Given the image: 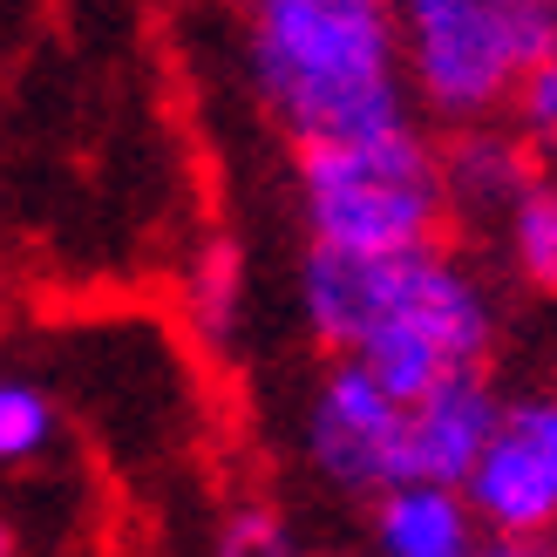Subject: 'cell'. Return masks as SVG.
Wrapping results in <instances>:
<instances>
[{"label": "cell", "instance_id": "obj_4", "mask_svg": "<svg viewBox=\"0 0 557 557\" xmlns=\"http://www.w3.org/2000/svg\"><path fill=\"white\" fill-rule=\"evenodd\" d=\"M414 109L435 123L504 116L517 75L557 48V0H387Z\"/></svg>", "mask_w": 557, "mask_h": 557}, {"label": "cell", "instance_id": "obj_11", "mask_svg": "<svg viewBox=\"0 0 557 557\" xmlns=\"http://www.w3.org/2000/svg\"><path fill=\"white\" fill-rule=\"evenodd\" d=\"M184 320L205 347H225L245 326V252L232 238H205L184 272Z\"/></svg>", "mask_w": 557, "mask_h": 557}, {"label": "cell", "instance_id": "obj_6", "mask_svg": "<svg viewBox=\"0 0 557 557\" xmlns=\"http://www.w3.org/2000/svg\"><path fill=\"white\" fill-rule=\"evenodd\" d=\"M462 496L483 523V544L531 550L557 537V395H504Z\"/></svg>", "mask_w": 557, "mask_h": 557}, {"label": "cell", "instance_id": "obj_9", "mask_svg": "<svg viewBox=\"0 0 557 557\" xmlns=\"http://www.w3.org/2000/svg\"><path fill=\"white\" fill-rule=\"evenodd\" d=\"M537 163L523 150V136L510 129V116H483V123H449V144H442V177H449V205L496 218L504 198L531 177Z\"/></svg>", "mask_w": 557, "mask_h": 557}, {"label": "cell", "instance_id": "obj_14", "mask_svg": "<svg viewBox=\"0 0 557 557\" xmlns=\"http://www.w3.org/2000/svg\"><path fill=\"white\" fill-rule=\"evenodd\" d=\"M211 550L218 557H286L293 550V523H286L278 504H265V496H245V504H232L218 517Z\"/></svg>", "mask_w": 557, "mask_h": 557}, {"label": "cell", "instance_id": "obj_2", "mask_svg": "<svg viewBox=\"0 0 557 557\" xmlns=\"http://www.w3.org/2000/svg\"><path fill=\"white\" fill-rule=\"evenodd\" d=\"M245 82L286 144L414 116L387 0H245Z\"/></svg>", "mask_w": 557, "mask_h": 557}, {"label": "cell", "instance_id": "obj_13", "mask_svg": "<svg viewBox=\"0 0 557 557\" xmlns=\"http://www.w3.org/2000/svg\"><path fill=\"white\" fill-rule=\"evenodd\" d=\"M504 116H510V129L523 136V150L544 157V163H557V48L517 75Z\"/></svg>", "mask_w": 557, "mask_h": 557}, {"label": "cell", "instance_id": "obj_3", "mask_svg": "<svg viewBox=\"0 0 557 557\" xmlns=\"http://www.w3.org/2000/svg\"><path fill=\"white\" fill-rule=\"evenodd\" d=\"M293 205L306 245H333V252H414L449 238L456 218L442 144L414 116L293 144Z\"/></svg>", "mask_w": 557, "mask_h": 557}, {"label": "cell", "instance_id": "obj_12", "mask_svg": "<svg viewBox=\"0 0 557 557\" xmlns=\"http://www.w3.org/2000/svg\"><path fill=\"white\" fill-rule=\"evenodd\" d=\"M62 435V414H54V395L27 374L0 368V469H27L54 449Z\"/></svg>", "mask_w": 557, "mask_h": 557}, {"label": "cell", "instance_id": "obj_8", "mask_svg": "<svg viewBox=\"0 0 557 557\" xmlns=\"http://www.w3.org/2000/svg\"><path fill=\"white\" fill-rule=\"evenodd\" d=\"M368 537L381 557H476L483 523L469 510L462 483L401 476L381 496H368Z\"/></svg>", "mask_w": 557, "mask_h": 557}, {"label": "cell", "instance_id": "obj_10", "mask_svg": "<svg viewBox=\"0 0 557 557\" xmlns=\"http://www.w3.org/2000/svg\"><path fill=\"white\" fill-rule=\"evenodd\" d=\"M496 232H504V265L517 286L557 299V177H523L496 211Z\"/></svg>", "mask_w": 557, "mask_h": 557}, {"label": "cell", "instance_id": "obj_7", "mask_svg": "<svg viewBox=\"0 0 557 557\" xmlns=\"http://www.w3.org/2000/svg\"><path fill=\"white\" fill-rule=\"evenodd\" d=\"M496 414H504V395H496L490 368L442 374L435 387L408 395V476L462 483L469 469H476V456H483Z\"/></svg>", "mask_w": 557, "mask_h": 557}, {"label": "cell", "instance_id": "obj_15", "mask_svg": "<svg viewBox=\"0 0 557 557\" xmlns=\"http://www.w3.org/2000/svg\"><path fill=\"white\" fill-rule=\"evenodd\" d=\"M14 550H21V531H14L8 517H0V557H14Z\"/></svg>", "mask_w": 557, "mask_h": 557}, {"label": "cell", "instance_id": "obj_5", "mask_svg": "<svg viewBox=\"0 0 557 557\" xmlns=\"http://www.w3.org/2000/svg\"><path fill=\"white\" fill-rule=\"evenodd\" d=\"M299 456L333 496H381L408 476V401L347 354H326L299 414Z\"/></svg>", "mask_w": 557, "mask_h": 557}, {"label": "cell", "instance_id": "obj_1", "mask_svg": "<svg viewBox=\"0 0 557 557\" xmlns=\"http://www.w3.org/2000/svg\"><path fill=\"white\" fill-rule=\"evenodd\" d=\"M299 320L326 354L360 360L395 395H422L442 374L490 368L504 306L490 278L449 245L414 252H333L306 245L299 259Z\"/></svg>", "mask_w": 557, "mask_h": 557}]
</instances>
